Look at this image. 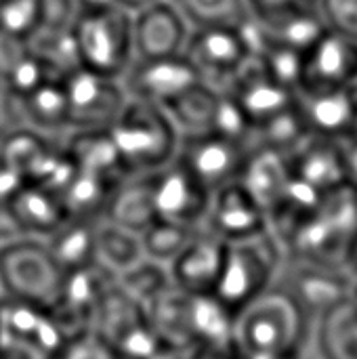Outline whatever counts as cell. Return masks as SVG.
<instances>
[{
    "label": "cell",
    "instance_id": "cell-1",
    "mask_svg": "<svg viewBox=\"0 0 357 359\" xmlns=\"http://www.w3.org/2000/svg\"><path fill=\"white\" fill-rule=\"evenodd\" d=\"M107 133L126 177L168 164L181 141L164 107L141 99H128Z\"/></svg>",
    "mask_w": 357,
    "mask_h": 359
},
{
    "label": "cell",
    "instance_id": "cell-2",
    "mask_svg": "<svg viewBox=\"0 0 357 359\" xmlns=\"http://www.w3.org/2000/svg\"><path fill=\"white\" fill-rule=\"evenodd\" d=\"M311 332L314 326L297 305L280 290L269 288L236 316L234 347L242 355L309 351Z\"/></svg>",
    "mask_w": 357,
    "mask_h": 359
},
{
    "label": "cell",
    "instance_id": "cell-3",
    "mask_svg": "<svg viewBox=\"0 0 357 359\" xmlns=\"http://www.w3.org/2000/svg\"><path fill=\"white\" fill-rule=\"evenodd\" d=\"M284 257L282 246L269 229L255 238L227 244L223 269L213 294L238 316L274 286Z\"/></svg>",
    "mask_w": 357,
    "mask_h": 359
},
{
    "label": "cell",
    "instance_id": "cell-4",
    "mask_svg": "<svg viewBox=\"0 0 357 359\" xmlns=\"http://www.w3.org/2000/svg\"><path fill=\"white\" fill-rule=\"evenodd\" d=\"M72 34L84 69L120 78L135 59L133 15L120 6L80 11Z\"/></svg>",
    "mask_w": 357,
    "mask_h": 359
},
{
    "label": "cell",
    "instance_id": "cell-5",
    "mask_svg": "<svg viewBox=\"0 0 357 359\" xmlns=\"http://www.w3.org/2000/svg\"><path fill=\"white\" fill-rule=\"evenodd\" d=\"M63 276L44 240L23 236L0 244V288L4 299L50 309Z\"/></svg>",
    "mask_w": 357,
    "mask_h": 359
},
{
    "label": "cell",
    "instance_id": "cell-6",
    "mask_svg": "<svg viewBox=\"0 0 357 359\" xmlns=\"http://www.w3.org/2000/svg\"><path fill=\"white\" fill-rule=\"evenodd\" d=\"M276 290L286 294L311 326L339 305L351 301L356 280L345 265H324L307 259L284 257L274 280Z\"/></svg>",
    "mask_w": 357,
    "mask_h": 359
},
{
    "label": "cell",
    "instance_id": "cell-7",
    "mask_svg": "<svg viewBox=\"0 0 357 359\" xmlns=\"http://www.w3.org/2000/svg\"><path fill=\"white\" fill-rule=\"evenodd\" d=\"M67 339L48 309L0 299V359H57Z\"/></svg>",
    "mask_w": 357,
    "mask_h": 359
},
{
    "label": "cell",
    "instance_id": "cell-8",
    "mask_svg": "<svg viewBox=\"0 0 357 359\" xmlns=\"http://www.w3.org/2000/svg\"><path fill=\"white\" fill-rule=\"evenodd\" d=\"M250 55L242 25L191 27L183 50V57L198 74V80L221 95L229 90L238 69Z\"/></svg>",
    "mask_w": 357,
    "mask_h": 359
},
{
    "label": "cell",
    "instance_id": "cell-9",
    "mask_svg": "<svg viewBox=\"0 0 357 359\" xmlns=\"http://www.w3.org/2000/svg\"><path fill=\"white\" fill-rule=\"evenodd\" d=\"M61 84L67 97L72 130H107L128 101L120 78L84 67L69 72Z\"/></svg>",
    "mask_w": 357,
    "mask_h": 359
},
{
    "label": "cell",
    "instance_id": "cell-10",
    "mask_svg": "<svg viewBox=\"0 0 357 359\" xmlns=\"http://www.w3.org/2000/svg\"><path fill=\"white\" fill-rule=\"evenodd\" d=\"M248 151L250 147L244 143L225 139L217 133H202L181 137L175 158L208 194H215L240 179Z\"/></svg>",
    "mask_w": 357,
    "mask_h": 359
},
{
    "label": "cell",
    "instance_id": "cell-11",
    "mask_svg": "<svg viewBox=\"0 0 357 359\" xmlns=\"http://www.w3.org/2000/svg\"><path fill=\"white\" fill-rule=\"evenodd\" d=\"M114 284L116 278L97 263L84 269L69 271L63 276L57 301L48 311L67 337L88 332L95 328L103 299Z\"/></svg>",
    "mask_w": 357,
    "mask_h": 359
},
{
    "label": "cell",
    "instance_id": "cell-12",
    "mask_svg": "<svg viewBox=\"0 0 357 359\" xmlns=\"http://www.w3.org/2000/svg\"><path fill=\"white\" fill-rule=\"evenodd\" d=\"M120 82L128 99H141L164 107L200 80L191 63L183 55H177L158 59L135 57L120 76Z\"/></svg>",
    "mask_w": 357,
    "mask_h": 359
},
{
    "label": "cell",
    "instance_id": "cell-13",
    "mask_svg": "<svg viewBox=\"0 0 357 359\" xmlns=\"http://www.w3.org/2000/svg\"><path fill=\"white\" fill-rule=\"evenodd\" d=\"M145 175L151 187L158 217L194 227L202 225L210 194L185 170V166L177 158Z\"/></svg>",
    "mask_w": 357,
    "mask_h": 359
},
{
    "label": "cell",
    "instance_id": "cell-14",
    "mask_svg": "<svg viewBox=\"0 0 357 359\" xmlns=\"http://www.w3.org/2000/svg\"><path fill=\"white\" fill-rule=\"evenodd\" d=\"M200 227L221 238L225 244H231L265 233L267 212L250 191L236 181L210 194L206 217Z\"/></svg>",
    "mask_w": 357,
    "mask_h": 359
},
{
    "label": "cell",
    "instance_id": "cell-15",
    "mask_svg": "<svg viewBox=\"0 0 357 359\" xmlns=\"http://www.w3.org/2000/svg\"><path fill=\"white\" fill-rule=\"evenodd\" d=\"M191 25L170 0H154L133 13L135 57L158 59L183 55Z\"/></svg>",
    "mask_w": 357,
    "mask_h": 359
},
{
    "label": "cell",
    "instance_id": "cell-16",
    "mask_svg": "<svg viewBox=\"0 0 357 359\" xmlns=\"http://www.w3.org/2000/svg\"><path fill=\"white\" fill-rule=\"evenodd\" d=\"M356 74L357 40L326 27V32L305 50L301 90L347 88Z\"/></svg>",
    "mask_w": 357,
    "mask_h": 359
},
{
    "label": "cell",
    "instance_id": "cell-17",
    "mask_svg": "<svg viewBox=\"0 0 357 359\" xmlns=\"http://www.w3.org/2000/svg\"><path fill=\"white\" fill-rule=\"evenodd\" d=\"M225 248L227 244L221 238L198 227L187 246L168 265L173 286L187 294H213L223 269Z\"/></svg>",
    "mask_w": 357,
    "mask_h": 359
},
{
    "label": "cell",
    "instance_id": "cell-18",
    "mask_svg": "<svg viewBox=\"0 0 357 359\" xmlns=\"http://www.w3.org/2000/svg\"><path fill=\"white\" fill-rule=\"evenodd\" d=\"M225 95H229L242 107V111L248 116L252 126L265 122L267 118L280 114L282 109L295 105L297 101V93L278 84L265 72L257 55H250L242 63Z\"/></svg>",
    "mask_w": 357,
    "mask_h": 359
},
{
    "label": "cell",
    "instance_id": "cell-19",
    "mask_svg": "<svg viewBox=\"0 0 357 359\" xmlns=\"http://www.w3.org/2000/svg\"><path fill=\"white\" fill-rule=\"evenodd\" d=\"M292 177L305 181L322 196L347 185L343 147L339 139L311 135L288 156Z\"/></svg>",
    "mask_w": 357,
    "mask_h": 359
},
{
    "label": "cell",
    "instance_id": "cell-20",
    "mask_svg": "<svg viewBox=\"0 0 357 359\" xmlns=\"http://www.w3.org/2000/svg\"><path fill=\"white\" fill-rule=\"evenodd\" d=\"M15 116L25 128H32L53 141H65L72 133L67 97L61 80H46L23 97H8Z\"/></svg>",
    "mask_w": 357,
    "mask_h": 359
},
{
    "label": "cell",
    "instance_id": "cell-21",
    "mask_svg": "<svg viewBox=\"0 0 357 359\" xmlns=\"http://www.w3.org/2000/svg\"><path fill=\"white\" fill-rule=\"evenodd\" d=\"M297 105L311 135L328 139H345L356 111V101L347 88L301 90Z\"/></svg>",
    "mask_w": 357,
    "mask_h": 359
},
{
    "label": "cell",
    "instance_id": "cell-22",
    "mask_svg": "<svg viewBox=\"0 0 357 359\" xmlns=\"http://www.w3.org/2000/svg\"><path fill=\"white\" fill-rule=\"evenodd\" d=\"M290 179L288 156L267 147H252L238 181L265 208V212H269L284 198Z\"/></svg>",
    "mask_w": 357,
    "mask_h": 359
},
{
    "label": "cell",
    "instance_id": "cell-23",
    "mask_svg": "<svg viewBox=\"0 0 357 359\" xmlns=\"http://www.w3.org/2000/svg\"><path fill=\"white\" fill-rule=\"evenodd\" d=\"M8 208L25 238L46 240L67 219L59 196L34 183L23 185L8 202Z\"/></svg>",
    "mask_w": 357,
    "mask_h": 359
},
{
    "label": "cell",
    "instance_id": "cell-24",
    "mask_svg": "<svg viewBox=\"0 0 357 359\" xmlns=\"http://www.w3.org/2000/svg\"><path fill=\"white\" fill-rule=\"evenodd\" d=\"M63 149L84 172L103 177L116 185L126 179L107 130H72L63 141Z\"/></svg>",
    "mask_w": 357,
    "mask_h": 359
},
{
    "label": "cell",
    "instance_id": "cell-25",
    "mask_svg": "<svg viewBox=\"0 0 357 359\" xmlns=\"http://www.w3.org/2000/svg\"><path fill=\"white\" fill-rule=\"evenodd\" d=\"M263 40L286 44L299 50H307L324 32L326 23L320 11L314 8H288L252 17Z\"/></svg>",
    "mask_w": 357,
    "mask_h": 359
},
{
    "label": "cell",
    "instance_id": "cell-26",
    "mask_svg": "<svg viewBox=\"0 0 357 359\" xmlns=\"http://www.w3.org/2000/svg\"><path fill=\"white\" fill-rule=\"evenodd\" d=\"M101 219L67 217L44 242L63 273L95 265L97 225Z\"/></svg>",
    "mask_w": 357,
    "mask_h": 359
},
{
    "label": "cell",
    "instance_id": "cell-27",
    "mask_svg": "<svg viewBox=\"0 0 357 359\" xmlns=\"http://www.w3.org/2000/svg\"><path fill=\"white\" fill-rule=\"evenodd\" d=\"M309 355L311 359H357V309L351 301L316 322Z\"/></svg>",
    "mask_w": 357,
    "mask_h": 359
},
{
    "label": "cell",
    "instance_id": "cell-28",
    "mask_svg": "<svg viewBox=\"0 0 357 359\" xmlns=\"http://www.w3.org/2000/svg\"><path fill=\"white\" fill-rule=\"evenodd\" d=\"M103 219L122 225L135 233H141L154 219H158L151 198V187L145 172L126 177L114 189Z\"/></svg>",
    "mask_w": 357,
    "mask_h": 359
},
{
    "label": "cell",
    "instance_id": "cell-29",
    "mask_svg": "<svg viewBox=\"0 0 357 359\" xmlns=\"http://www.w3.org/2000/svg\"><path fill=\"white\" fill-rule=\"evenodd\" d=\"M187 326L194 345H229L234 343L236 313L215 294H187Z\"/></svg>",
    "mask_w": 357,
    "mask_h": 359
},
{
    "label": "cell",
    "instance_id": "cell-30",
    "mask_svg": "<svg viewBox=\"0 0 357 359\" xmlns=\"http://www.w3.org/2000/svg\"><path fill=\"white\" fill-rule=\"evenodd\" d=\"M143 257L141 236L116 225L107 219H101L97 225V246H95V263L103 267L116 280L133 269Z\"/></svg>",
    "mask_w": 357,
    "mask_h": 359
},
{
    "label": "cell",
    "instance_id": "cell-31",
    "mask_svg": "<svg viewBox=\"0 0 357 359\" xmlns=\"http://www.w3.org/2000/svg\"><path fill=\"white\" fill-rule=\"evenodd\" d=\"M219 97L221 93L198 82L185 93H181L177 99L166 103L164 111L168 114L179 137H194V135L210 133Z\"/></svg>",
    "mask_w": 357,
    "mask_h": 359
},
{
    "label": "cell",
    "instance_id": "cell-32",
    "mask_svg": "<svg viewBox=\"0 0 357 359\" xmlns=\"http://www.w3.org/2000/svg\"><path fill=\"white\" fill-rule=\"evenodd\" d=\"M116 187H118L116 183L78 168L76 175L72 177V181L57 196H59L67 217L103 219L105 208H107L109 198Z\"/></svg>",
    "mask_w": 357,
    "mask_h": 359
},
{
    "label": "cell",
    "instance_id": "cell-33",
    "mask_svg": "<svg viewBox=\"0 0 357 359\" xmlns=\"http://www.w3.org/2000/svg\"><path fill=\"white\" fill-rule=\"evenodd\" d=\"M311 137L307 122L295 101V105L282 109L280 114L267 118L265 122L255 126L252 147H267L290 156L299 145H303Z\"/></svg>",
    "mask_w": 357,
    "mask_h": 359
},
{
    "label": "cell",
    "instance_id": "cell-34",
    "mask_svg": "<svg viewBox=\"0 0 357 359\" xmlns=\"http://www.w3.org/2000/svg\"><path fill=\"white\" fill-rule=\"evenodd\" d=\"M196 229L198 227L179 223V221H170V219H162V217L154 219L139 233L141 246H143V257L168 267L179 257V252L187 246V242L191 240Z\"/></svg>",
    "mask_w": 357,
    "mask_h": 359
},
{
    "label": "cell",
    "instance_id": "cell-35",
    "mask_svg": "<svg viewBox=\"0 0 357 359\" xmlns=\"http://www.w3.org/2000/svg\"><path fill=\"white\" fill-rule=\"evenodd\" d=\"M191 27H238L250 19L246 0H170Z\"/></svg>",
    "mask_w": 357,
    "mask_h": 359
},
{
    "label": "cell",
    "instance_id": "cell-36",
    "mask_svg": "<svg viewBox=\"0 0 357 359\" xmlns=\"http://www.w3.org/2000/svg\"><path fill=\"white\" fill-rule=\"evenodd\" d=\"M255 55L261 59L265 72L278 84H282L284 88L299 95L301 86H303V72H305V53L303 50L263 40V36H261V44Z\"/></svg>",
    "mask_w": 357,
    "mask_h": 359
},
{
    "label": "cell",
    "instance_id": "cell-37",
    "mask_svg": "<svg viewBox=\"0 0 357 359\" xmlns=\"http://www.w3.org/2000/svg\"><path fill=\"white\" fill-rule=\"evenodd\" d=\"M116 284L133 299L137 301L143 309L170 286V276L168 267L154 263L149 259H141L133 269L122 273Z\"/></svg>",
    "mask_w": 357,
    "mask_h": 359
},
{
    "label": "cell",
    "instance_id": "cell-38",
    "mask_svg": "<svg viewBox=\"0 0 357 359\" xmlns=\"http://www.w3.org/2000/svg\"><path fill=\"white\" fill-rule=\"evenodd\" d=\"M40 25L38 0H0V29L19 38H29Z\"/></svg>",
    "mask_w": 357,
    "mask_h": 359
},
{
    "label": "cell",
    "instance_id": "cell-39",
    "mask_svg": "<svg viewBox=\"0 0 357 359\" xmlns=\"http://www.w3.org/2000/svg\"><path fill=\"white\" fill-rule=\"evenodd\" d=\"M320 13L328 29L357 40V0H322Z\"/></svg>",
    "mask_w": 357,
    "mask_h": 359
},
{
    "label": "cell",
    "instance_id": "cell-40",
    "mask_svg": "<svg viewBox=\"0 0 357 359\" xmlns=\"http://www.w3.org/2000/svg\"><path fill=\"white\" fill-rule=\"evenodd\" d=\"M57 359H114V353L95 330H88L69 337Z\"/></svg>",
    "mask_w": 357,
    "mask_h": 359
},
{
    "label": "cell",
    "instance_id": "cell-41",
    "mask_svg": "<svg viewBox=\"0 0 357 359\" xmlns=\"http://www.w3.org/2000/svg\"><path fill=\"white\" fill-rule=\"evenodd\" d=\"M38 6L44 29H72L80 15L78 0H38Z\"/></svg>",
    "mask_w": 357,
    "mask_h": 359
},
{
    "label": "cell",
    "instance_id": "cell-42",
    "mask_svg": "<svg viewBox=\"0 0 357 359\" xmlns=\"http://www.w3.org/2000/svg\"><path fill=\"white\" fill-rule=\"evenodd\" d=\"M29 55V44L25 38L6 34L0 29V78L4 80L15 65Z\"/></svg>",
    "mask_w": 357,
    "mask_h": 359
},
{
    "label": "cell",
    "instance_id": "cell-43",
    "mask_svg": "<svg viewBox=\"0 0 357 359\" xmlns=\"http://www.w3.org/2000/svg\"><path fill=\"white\" fill-rule=\"evenodd\" d=\"M322 0H246L250 17L267 15L276 11H288V8H314L320 11Z\"/></svg>",
    "mask_w": 357,
    "mask_h": 359
},
{
    "label": "cell",
    "instance_id": "cell-44",
    "mask_svg": "<svg viewBox=\"0 0 357 359\" xmlns=\"http://www.w3.org/2000/svg\"><path fill=\"white\" fill-rule=\"evenodd\" d=\"M185 359H240V353L234 347V343L229 345L196 343L189 349H185Z\"/></svg>",
    "mask_w": 357,
    "mask_h": 359
},
{
    "label": "cell",
    "instance_id": "cell-45",
    "mask_svg": "<svg viewBox=\"0 0 357 359\" xmlns=\"http://www.w3.org/2000/svg\"><path fill=\"white\" fill-rule=\"evenodd\" d=\"M23 185H27L25 179L11 164L0 160V204H8Z\"/></svg>",
    "mask_w": 357,
    "mask_h": 359
},
{
    "label": "cell",
    "instance_id": "cell-46",
    "mask_svg": "<svg viewBox=\"0 0 357 359\" xmlns=\"http://www.w3.org/2000/svg\"><path fill=\"white\" fill-rule=\"evenodd\" d=\"M347 185L357 189V139H341Z\"/></svg>",
    "mask_w": 357,
    "mask_h": 359
},
{
    "label": "cell",
    "instance_id": "cell-47",
    "mask_svg": "<svg viewBox=\"0 0 357 359\" xmlns=\"http://www.w3.org/2000/svg\"><path fill=\"white\" fill-rule=\"evenodd\" d=\"M17 238H23L8 204H0V244H6V242H13Z\"/></svg>",
    "mask_w": 357,
    "mask_h": 359
},
{
    "label": "cell",
    "instance_id": "cell-48",
    "mask_svg": "<svg viewBox=\"0 0 357 359\" xmlns=\"http://www.w3.org/2000/svg\"><path fill=\"white\" fill-rule=\"evenodd\" d=\"M240 359H311L309 351H288V353H250L242 355Z\"/></svg>",
    "mask_w": 357,
    "mask_h": 359
},
{
    "label": "cell",
    "instance_id": "cell-49",
    "mask_svg": "<svg viewBox=\"0 0 357 359\" xmlns=\"http://www.w3.org/2000/svg\"><path fill=\"white\" fill-rule=\"evenodd\" d=\"M345 269L351 273V278L357 282V231L356 236L351 238L349 246H347V252H345Z\"/></svg>",
    "mask_w": 357,
    "mask_h": 359
},
{
    "label": "cell",
    "instance_id": "cell-50",
    "mask_svg": "<svg viewBox=\"0 0 357 359\" xmlns=\"http://www.w3.org/2000/svg\"><path fill=\"white\" fill-rule=\"evenodd\" d=\"M154 0H114V4L116 6H120V8H124L126 13H137V11H141L143 6H147V4H151Z\"/></svg>",
    "mask_w": 357,
    "mask_h": 359
},
{
    "label": "cell",
    "instance_id": "cell-51",
    "mask_svg": "<svg viewBox=\"0 0 357 359\" xmlns=\"http://www.w3.org/2000/svg\"><path fill=\"white\" fill-rule=\"evenodd\" d=\"M112 4H114V0H78L80 11H93V8H103V6H112Z\"/></svg>",
    "mask_w": 357,
    "mask_h": 359
},
{
    "label": "cell",
    "instance_id": "cell-52",
    "mask_svg": "<svg viewBox=\"0 0 357 359\" xmlns=\"http://www.w3.org/2000/svg\"><path fill=\"white\" fill-rule=\"evenodd\" d=\"M345 139H357V103H356V111H353V118H351V126H349V133Z\"/></svg>",
    "mask_w": 357,
    "mask_h": 359
},
{
    "label": "cell",
    "instance_id": "cell-53",
    "mask_svg": "<svg viewBox=\"0 0 357 359\" xmlns=\"http://www.w3.org/2000/svg\"><path fill=\"white\" fill-rule=\"evenodd\" d=\"M347 90H349V95L353 97V101H356V103H357V74H356V76H353V80L349 82Z\"/></svg>",
    "mask_w": 357,
    "mask_h": 359
},
{
    "label": "cell",
    "instance_id": "cell-54",
    "mask_svg": "<svg viewBox=\"0 0 357 359\" xmlns=\"http://www.w3.org/2000/svg\"><path fill=\"white\" fill-rule=\"evenodd\" d=\"M351 303H353V307L357 309V282H356V288H353V294H351Z\"/></svg>",
    "mask_w": 357,
    "mask_h": 359
},
{
    "label": "cell",
    "instance_id": "cell-55",
    "mask_svg": "<svg viewBox=\"0 0 357 359\" xmlns=\"http://www.w3.org/2000/svg\"><path fill=\"white\" fill-rule=\"evenodd\" d=\"M0 299H2V288H0Z\"/></svg>",
    "mask_w": 357,
    "mask_h": 359
},
{
    "label": "cell",
    "instance_id": "cell-56",
    "mask_svg": "<svg viewBox=\"0 0 357 359\" xmlns=\"http://www.w3.org/2000/svg\"><path fill=\"white\" fill-rule=\"evenodd\" d=\"M351 189H353V187H351ZM353 191H356V198H357V189H353Z\"/></svg>",
    "mask_w": 357,
    "mask_h": 359
},
{
    "label": "cell",
    "instance_id": "cell-57",
    "mask_svg": "<svg viewBox=\"0 0 357 359\" xmlns=\"http://www.w3.org/2000/svg\"><path fill=\"white\" fill-rule=\"evenodd\" d=\"M114 359H118V358H114Z\"/></svg>",
    "mask_w": 357,
    "mask_h": 359
}]
</instances>
